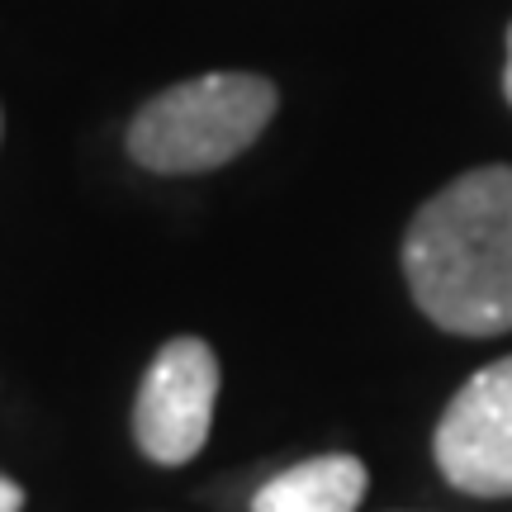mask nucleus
<instances>
[{"label": "nucleus", "instance_id": "nucleus-6", "mask_svg": "<svg viewBox=\"0 0 512 512\" xmlns=\"http://www.w3.org/2000/svg\"><path fill=\"white\" fill-rule=\"evenodd\" d=\"M24 508V489H19L15 479L0 475V512H19Z\"/></svg>", "mask_w": 512, "mask_h": 512}, {"label": "nucleus", "instance_id": "nucleus-4", "mask_svg": "<svg viewBox=\"0 0 512 512\" xmlns=\"http://www.w3.org/2000/svg\"><path fill=\"white\" fill-rule=\"evenodd\" d=\"M432 456L460 494L512 498V356L460 384L432 432Z\"/></svg>", "mask_w": 512, "mask_h": 512}, {"label": "nucleus", "instance_id": "nucleus-2", "mask_svg": "<svg viewBox=\"0 0 512 512\" xmlns=\"http://www.w3.org/2000/svg\"><path fill=\"white\" fill-rule=\"evenodd\" d=\"M280 95L256 72H204L152 95L128 124V157L157 176L219 171L266 133Z\"/></svg>", "mask_w": 512, "mask_h": 512}, {"label": "nucleus", "instance_id": "nucleus-7", "mask_svg": "<svg viewBox=\"0 0 512 512\" xmlns=\"http://www.w3.org/2000/svg\"><path fill=\"white\" fill-rule=\"evenodd\" d=\"M503 95H508V105H512V24H508V67H503Z\"/></svg>", "mask_w": 512, "mask_h": 512}, {"label": "nucleus", "instance_id": "nucleus-5", "mask_svg": "<svg viewBox=\"0 0 512 512\" xmlns=\"http://www.w3.org/2000/svg\"><path fill=\"white\" fill-rule=\"evenodd\" d=\"M366 484L370 475L356 456H313L266 479L252 498V512H356Z\"/></svg>", "mask_w": 512, "mask_h": 512}, {"label": "nucleus", "instance_id": "nucleus-1", "mask_svg": "<svg viewBox=\"0 0 512 512\" xmlns=\"http://www.w3.org/2000/svg\"><path fill=\"white\" fill-rule=\"evenodd\" d=\"M403 275L441 332H512V166H475L441 185L403 233Z\"/></svg>", "mask_w": 512, "mask_h": 512}, {"label": "nucleus", "instance_id": "nucleus-3", "mask_svg": "<svg viewBox=\"0 0 512 512\" xmlns=\"http://www.w3.org/2000/svg\"><path fill=\"white\" fill-rule=\"evenodd\" d=\"M219 399V356L200 337H171L133 399V441L152 465H185L204 451Z\"/></svg>", "mask_w": 512, "mask_h": 512}]
</instances>
